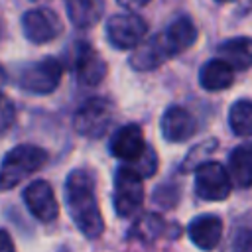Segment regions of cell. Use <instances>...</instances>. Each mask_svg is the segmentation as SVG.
I'll return each instance as SVG.
<instances>
[{"mask_svg":"<svg viewBox=\"0 0 252 252\" xmlns=\"http://www.w3.org/2000/svg\"><path fill=\"white\" fill-rule=\"evenodd\" d=\"M24 201L28 205V211L41 222H51L59 215V205L53 195V189L43 179L32 181L24 189Z\"/></svg>","mask_w":252,"mask_h":252,"instance_id":"cell-10","label":"cell"},{"mask_svg":"<svg viewBox=\"0 0 252 252\" xmlns=\"http://www.w3.org/2000/svg\"><path fill=\"white\" fill-rule=\"evenodd\" d=\"M187 234L197 248L215 250L222 236V220L217 215H199L189 222Z\"/></svg>","mask_w":252,"mask_h":252,"instance_id":"cell-14","label":"cell"},{"mask_svg":"<svg viewBox=\"0 0 252 252\" xmlns=\"http://www.w3.org/2000/svg\"><path fill=\"white\" fill-rule=\"evenodd\" d=\"M14 120H16L14 102L2 94V96H0V132L8 130V128L14 124Z\"/></svg>","mask_w":252,"mask_h":252,"instance_id":"cell-21","label":"cell"},{"mask_svg":"<svg viewBox=\"0 0 252 252\" xmlns=\"http://www.w3.org/2000/svg\"><path fill=\"white\" fill-rule=\"evenodd\" d=\"M217 2H232V0H217Z\"/></svg>","mask_w":252,"mask_h":252,"instance_id":"cell-26","label":"cell"},{"mask_svg":"<svg viewBox=\"0 0 252 252\" xmlns=\"http://www.w3.org/2000/svg\"><path fill=\"white\" fill-rule=\"evenodd\" d=\"M148 32V24L132 14H116L110 16L106 22V37L112 47L116 49H134L144 41V35Z\"/></svg>","mask_w":252,"mask_h":252,"instance_id":"cell-6","label":"cell"},{"mask_svg":"<svg viewBox=\"0 0 252 252\" xmlns=\"http://www.w3.org/2000/svg\"><path fill=\"white\" fill-rule=\"evenodd\" d=\"M165 59H169V55L165 53V47L161 43V37L159 35H154V37L142 41L136 47V51L130 57V65L136 71H150V69L159 67Z\"/></svg>","mask_w":252,"mask_h":252,"instance_id":"cell-16","label":"cell"},{"mask_svg":"<svg viewBox=\"0 0 252 252\" xmlns=\"http://www.w3.org/2000/svg\"><path fill=\"white\" fill-rule=\"evenodd\" d=\"M122 8H126V10H130V12H134V10H140V8H144L150 0H116Z\"/></svg>","mask_w":252,"mask_h":252,"instance_id":"cell-24","label":"cell"},{"mask_svg":"<svg viewBox=\"0 0 252 252\" xmlns=\"http://www.w3.org/2000/svg\"><path fill=\"white\" fill-rule=\"evenodd\" d=\"M65 201L75 226L87 238H98L104 230L102 215L98 209L94 179L85 169H75L65 181Z\"/></svg>","mask_w":252,"mask_h":252,"instance_id":"cell-1","label":"cell"},{"mask_svg":"<svg viewBox=\"0 0 252 252\" xmlns=\"http://www.w3.org/2000/svg\"><path fill=\"white\" fill-rule=\"evenodd\" d=\"M232 181L219 161H205L195 169V193L205 201H222L228 197Z\"/></svg>","mask_w":252,"mask_h":252,"instance_id":"cell-7","label":"cell"},{"mask_svg":"<svg viewBox=\"0 0 252 252\" xmlns=\"http://www.w3.org/2000/svg\"><path fill=\"white\" fill-rule=\"evenodd\" d=\"M22 30L32 43H47L63 32V24L53 10L33 8L22 16Z\"/></svg>","mask_w":252,"mask_h":252,"instance_id":"cell-8","label":"cell"},{"mask_svg":"<svg viewBox=\"0 0 252 252\" xmlns=\"http://www.w3.org/2000/svg\"><path fill=\"white\" fill-rule=\"evenodd\" d=\"M234 81V69L220 57L207 61L199 71V85L205 91H224Z\"/></svg>","mask_w":252,"mask_h":252,"instance_id":"cell-17","label":"cell"},{"mask_svg":"<svg viewBox=\"0 0 252 252\" xmlns=\"http://www.w3.org/2000/svg\"><path fill=\"white\" fill-rule=\"evenodd\" d=\"M4 83H6V73H4V69L0 67V96H2V87H4Z\"/></svg>","mask_w":252,"mask_h":252,"instance_id":"cell-25","label":"cell"},{"mask_svg":"<svg viewBox=\"0 0 252 252\" xmlns=\"http://www.w3.org/2000/svg\"><path fill=\"white\" fill-rule=\"evenodd\" d=\"M144 201V183L132 167H118L114 175V211L120 217H132Z\"/></svg>","mask_w":252,"mask_h":252,"instance_id":"cell-5","label":"cell"},{"mask_svg":"<svg viewBox=\"0 0 252 252\" xmlns=\"http://www.w3.org/2000/svg\"><path fill=\"white\" fill-rule=\"evenodd\" d=\"M219 55L236 71L252 67V37H230L219 45Z\"/></svg>","mask_w":252,"mask_h":252,"instance_id":"cell-18","label":"cell"},{"mask_svg":"<svg viewBox=\"0 0 252 252\" xmlns=\"http://www.w3.org/2000/svg\"><path fill=\"white\" fill-rule=\"evenodd\" d=\"M234 252H252V230L242 228L234 238Z\"/></svg>","mask_w":252,"mask_h":252,"instance_id":"cell-22","label":"cell"},{"mask_svg":"<svg viewBox=\"0 0 252 252\" xmlns=\"http://www.w3.org/2000/svg\"><path fill=\"white\" fill-rule=\"evenodd\" d=\"M197 132V122L183 106H169L161 116V136L167 142H185Z\"/></svg>","mask_w":252,"mask_h":252,"instance_id":"cell-12","label":"cell"},{"mask_svg":"<svg viewBox=\"0 0 252 252\" xmlns=\"http://www.w3.org/2000/svg\"><path fill=\"white\" fill-rule=\"evenodd\" d=\"M0 252H16L10 232H6L2 228H0Z\"/></svg>","mask_w":252,"mask_h":252,"instance_id":"cell-23","label":"cell"},{"mask_svg":"<svg viewBox=\"0 0 252 252\" xmlns=\"http://www.w3.org/2000/svg\"><path fill=\"white\" fill-rule=\"evenodd\" d=\"M47 161V152L33 144H20L12 148L0 163V191H8L26 177L41 169Z\"/></svg>","mask_w":252,"mask_h":252,"instance_id":"cell-2","label":"cell"},{"mask_svg":"<svg viewBox=\"0 0 252 252\" xmlns=\"http://www.w3.org/2000/svg\"><path fill=\"white\" fill-rule=\"evenodd\" d=\"M112 122V104L106 98L94 96L85 100L73 118L75 130L87 138H100Z\"/></svg>","mask_w":252,"mask_h":252,"instance_id":"cell-4","label":"cell"},{"mask_svg":"<svg viewBox=\"0 0 252 252\" xmlns=\"http://www.w3.org/2000/svg\"><path fill=\"white\" fill-rule=\"evenodd\" d=\"M67 16L75 28H91L100 20L98 0H65Z\"/></svg>","mask_w":252,"mask_h":252,"instance_id":"cell-19","label":"cell"},{"mask_svg":"<svg viewBox=\"0 0 252 252\" xmlns=\"http://www.w3.org/2000/svg\"><path fill=\"white\" fill-rule=\"evenodd\" d=\"M228 177L240 189L252 187V142H244L230 152Z\"/></svg>","mask_w":252,"mask_h":252,"instance_id":"cell-15","label":"cell"},{"mask_svg":"<svg viewBox=\"0 0 252 252\" xmlns=\"http://www.w3.org/2000/svg\"><path fill=\"white\" fill-rule=\"evenodd\" d=\"M146 142H144V134L142 128L138 124H126L122 128H118L110 140V152L114 158L128 161V163H136L138 158L146 152Z\"/></svg>","mask_w":252,"mask_h":252,"instance_id":"cell-11","label":"cell"},{"mask_svg":"<svg viewBox=\"0 0 252 252\" xmlns=\"http://www.w3.org/2000/svg\"><path fill=\"white\" fill-rule=\"evenodd\" d=\"M159 37H161V43L165 47V53L169 57H173V55L183 53L185 49H189L195 43L197 28L189 16H179L167 26V30Z\"/></svg>","mask_w":252,"mask_h":252,"instance_id":"cell-13","label":"cell"},{"mask_svg":"<svg viewBox=\"0 0 252 252\" xmlns=\"http://www.w3.org/2000/svg\"><path fill=\"white\" fill-rule=\"evenodd\" d=\"M73 71L81 85L94 87L104 79L106 63L89 43L79 41L73 51Z\"/></svg>","mask_w":252,"mask_h":252,"instance_id":"cell-9","label":"cell"},{"mask_svg":"<svg viewBox=\"0 0 252 252\" xmlns=\"http://www.w3.org/2000/svg\"><path fill=\"white\" fill-rule=\"evenodd\" d=\"M63 75V65L55 57H45L32 65H26L20 71L18 85L33 94H49L57 89Z\"/></svg>","mask_w":252,"mask_h":252,"instance_id":"cell-3","label":"cell"},{"mask_svg":"<svg viewBox=\"0 0 252 252\" xmlns=\"http://www.w3.org/2000/svg\"><path fill=\"white\" fill-rule=\"evenodd\" d=\"M228 124L236 136L250 138L252 136V100H246V98L236 100L230 106Z\"/></svg>","mask_w":252,"mask_h":252,"instance_id":"cell-20","label":"cell"}]
</instances>
